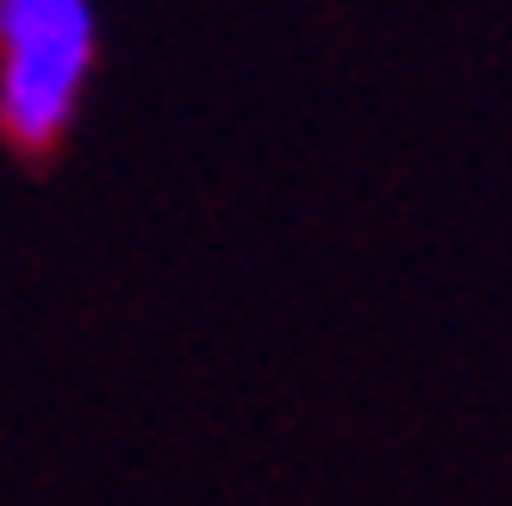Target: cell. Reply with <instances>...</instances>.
<instances>
[{
    "mask_svg": "<svg viewBox=\"0 0 512 506\" xmlns=\"http://www.w3.org/2000/svg\"><path fill=\"white\" fill-rule=\"evenodd\" d=\"M94 0H0V132L19 150H50L94 82Z\"/></svg>",
    "mask_w": 512,
    "mask_h": 506,
    "instance_id": "obj_1",
    "label": "cell"
}]
</instances>
